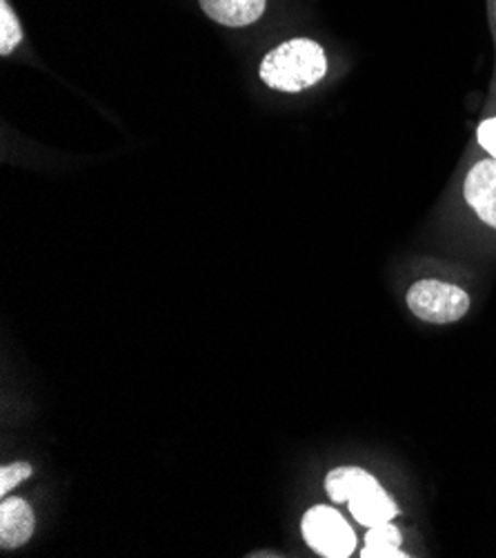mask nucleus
Masks as SVG:
<instances>
[{"mask_svg": "<svg viewBox=\"0 0 496 558\" xmlns=\"http://www.w3.org/2000/svg\"><path fill=\"white\" fill-rule=\"evenodd\" d=\"M476 138H479V145L489 154V158H496V117L479 125Z\"/></svg>", "mask_w": 496, "mask_h": 558, "instance_id": "nucleus-11", "label": "nucleus"}, {"mask_svg": "<svg viewBox=\"0 0 496 558\" xmlns=\"http://www.w3.org/2000/svg\"><path fill=\"white\" fill-rule=\"evenodd\" d=\"M463 196L485 226L496 230V158L472 165L463 183Z\"/></svg>", "mask_w": 496, "mask_h": 558, "instance_id": "nucleus-5", "label": "nucleus"}, {"mask_svg": "<svg viewBox=\"0 0 496 558\" xmlns=\"http://www.w3.org/2000/svg\"><path fill=\"white\" fill-rule=\"evenodd\" d=\"M327 74L325 49L312 38H292L267 51L258 76L269 87L283 94H299L318 85Z\"/></svg>", "mask_w": 496, "mask_h": 558, "instance_id": "nucleus-1", "label": "nucleus"}, {"mask_svg": "<svg viewBox=\"0 0 496 558\" xmlns=\"http://www.w3.org/2000/svg\"><path fill=\"white\" fill-rule=\"evenodd\" d=\"M32 474H34V468L29 463H8V465H3V470H0V494L8 496L14 487H19Z\"/></svg>", "mask_w": 496, "mask_h": 558, "instance_id": "nucleus-10", "label": "nucleus"}, {"mask_svg": "<svg viewBox=\"0 0 496 558\" xmlns=\"http://www.w3.org/2000/svg\"><path fill=\"white\" fill-rule=\"evenodd\" d=\"M410 312L432 325H448L461 320L470 312V296L465 290L452 283L425 278L408 292Z\"/></svg>", "mask_w": 496, "mask_h": 558, "instance_id": "nucleus-3", "label": "nucleus"}, {"mask_svg": "<svg viewBox=\"0 0 496 558\" xmlns=\"http://www.w3.org/2000/svg\"><path fill=\"white\" fill-rule=\"evenodd\" d=\"M325 492L335 504H348L356 523L374 527L397 519L399 508L392 496L365 470L346 465L335 468L325 478Z\"/></svg>", "mask_w": 496, "mask_h": 558, "instance_id": "nucleus-2", "label": "nucleus"}, {"mask_svg": "<svg viewBox=\"0 0 496 558\" xmlns=\"http://www.w3.org/2000/svg\"><path fill=\"white\" fill-rule=\"evenodd\" d=\"M198 5L218 25L247 27L263 16L267 0H198Z\"/></svg>", "mask_w": 496, "mask_h": 558, "instance_id": "nucleus-7", "label": "nucleus"}, {"mask_svg": "<svg viewBox=\"0 0 496 558\" xmlns=\"http://www.w3.org/2000/svg\"><path fill=\"white\" fill-rule=\"evenodd\" d=\"M401 541L403 536L392 521L367 527L365 547L361 556L363 558H406L408 554L401 549Z\"/></svg>", "mask_w": 496, "mask_h": 558, "instance_id": "nucleus-8", "label": "nucleus"}, {"mask_svg": "<svg viewBox=\"0 0 496 558\" xmlns=\"http://www.w3.org/2000/svg\"><path fill=\"white\" fill-rule=\"evenodd\" d=\"M36 519L27 500L19 496H3L0 504V547L19 549L34 536Z\"/></svg>", "mask_w": 496, "mask_h": 558, "instance_id": "nucleus-6", "label": "nucleus"}, {"mask_svg": "<svg viewBox=\"0 0 496 558\" xmlns=\"http://www.w3.org/2000/svg\"><path fill=\"white\" fill-rule=\"evenodd\" d=\"M23 40V29L8 0H0V56H10Z\"/></svg>", "mask_w": 496, "mask_h": 558, "instance_id": "nucleus-9", "label": "nucleus"}, {"mask_svg": "<svg viewBox=\"0 0 496 558\" xmlns=\"http://www.w3.org/2000/svg\"><path fill=\"white\" fill-rule=\"evenodd\" d=\"M305 543L325 558H348L356 549V534L341 512L329 506H314L301 519Z\"/></svg>", "mask_w": 496, "mask_h": 558, "instance_id": "nucleus-4", "label": "nucleus"}]
</instances>
